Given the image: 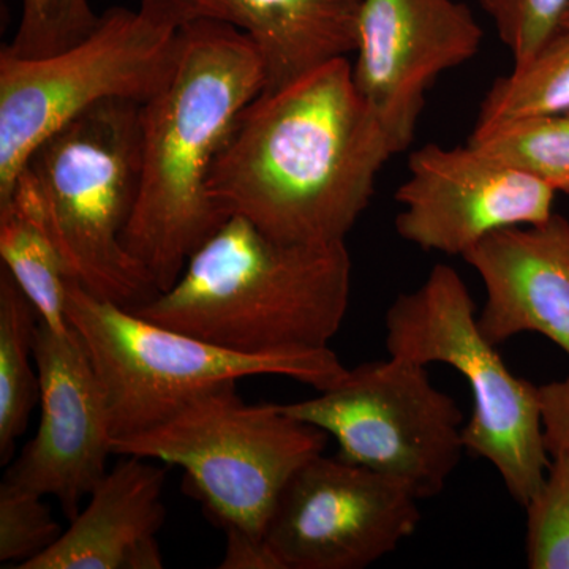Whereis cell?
Listing matches in <instances>:
<instances>
[{
  "label": "cell",
  "mask_w": 569,
  "mask_h": 569,
  "mask_svg": "<svg viewBox=\"0 0 569 569\" xmlns=\"http://www.w3.org/2000/svg\"><path fill=\"white\" fill-rule=\"evenodd\" d=\"M396 153L353 66L340 58L247 104L209 190L224 216L244 217L279 241L340 244Z\"/></svg>",
  "instance_id": "obj_1"
},
{
  "label": "cell",
  "mask_w": 569,
  "mask_h": 569,
  "mask_svg": "<svg viewBox=\"0 0 569 569\" xmlns=\"http://www.w3.org/2000/svg\"><path fill=\"white\" fill-rule=\"evenodd\" d=\"M266 88L260 51L222 22L179 28L178 58L141 107V181L123 247L159 293L228 219L209 179L239 114Z\"/></svg>",
  "instance_id": "obj_2"
},
{
  "label": "cell",
  "mask_w": 569,
  "mask_h": 569,
  "mask_svg": "<svg viewBox=\"0 0 569 569\" xmlns=\"http://www.w3.org/2000/svg\"><path fill=\"white\" fill-rule=\"evenodd\" d=\"M346 242L291 244L230 216L194 250L173 287L137 316L239 353L329 348L347 316Z\"/></svg>",
  "instance_id": "obj_3"
},
{
  "label": "cell",
  "mask_w": 569,
  "mask_h": 569,
  "mask_svg": "<svg viewBox=\"0 0 569 569\" xmlns=\"http://www.w3.org/2000/svg\"><path fill=\"white\" fill-rule=\"evenodd\" d=\"M141 107L114 99L81 112L37 146L11 190L61 250L71 280L129 309L159 295L122 242L140 192Z\"/></svg>",
  "instance_id": "obj_4"
},
{
  "label": "cell",
  "mask_w": 569,
  "mask_h": 569,
  "mask_svg": "<svg viewBox=\"0 0 569 569\" xmlns=\"http://www.w3.org/2000/svg\"><path fill=\"white\" fill-rule=\"evenodd\" d=\"M67 320L99 377L111 443L159 426L224 381L279 376L326 391L348 372L331 348L253 355L212 346L97 298L74 280L67 287Z\"/></svg>",
  "instance_id": "obj_5"
},
{
  "label": "cell",
  "mask_w": 569,
  "mask_h": 569,
  "mask_svg": "<svg viewBox=\"0 0 569 569\" xmlns=\"http://www.w3.org/2000/svg\"><path fill=\"white\" fill-rule=\"evenodd\" d=\"M236 383L206 389L159 426L112 441V455L182 468L186 488L222 529L264 538L284 486L323 455L329 436L279 403L249 406Z\"/></svg>",
  "instance_id": "obj_6"
},
{
  "label": "cell",
  "mask_w": 569,
  "mask_h": 569,
  "mask_svg": "<svg viewBox=\"0 0 569 569\" xmlns=\"http://www.w3.org/2000/svg\"><path fill=\"white\" fill-rule=\"evenodd\" d=\"M387 348L418 365L451 366L466 378L473 411L463 426V445L489 460L509 496L526 507L550 466L539 387L516 377L482 335L456 269L433 266L421 287L397 296L387 312Z\"/></svg>",
  "instance_id": "obj_7"
},
{
  "label": "cell",
  "mask_w": 569,
  "mask_h": 569,
  "mask_svg": "<svg viewBox=\"0 0 569 569\" xmlns=\"http://www.w3.org/2000/svg\"><path fill=\"white\" fill-rule=\"evenodd\" d=\"M179 29L112 7L84 40L56 54L0 51V203L37 146L104 100L148 102L178 58Z\"/></svg>",
  "instance_id": "obj_8"
},
{
  "label": "cell",
  "mask_w": 569,
  "mask_h": 569,
  "mask_svg": "<svg viewBox=\"0 0 569 569\" xmlns=\"http://www.w3.org/2000/svg\"><path fill=\"white\" fill-rule=\"evenodd\" d=\"M279 407L335 437L339 458L403 482L419 500L441 493L467 451L456 400L433 387L427 366L391 355L348 369L313 399Z\"/></svg>",
  "instance_id": "obj_9"
},
{
  "label": "cell",
  "mask_w": 569,
  "mask_h": 569,
  "mask_svg": "<svg viewBox=\"0 0 569 569\" xmlns=\"http://www.w3.org/2000/svg\"><path fill=\"white\" fill-rule=\"evenodd\" d=\"M419 501L395 478L320 455L284 486L264 541L282 569H365L417 531Z\"/></svg>",
  "instance_id": "obj_10"
},
{
  "label": "cell",
  "mask_w": 569,
  "mask_h": 569,
  "mask_svg": "<svg viewBox=\"0 0 569 569\" xmlns=\"http://www.w3.org/2000/svg\"><path fill=\"white\" fill-rule=\"evenodd\" d=\"M556 190L515 164L468 144H426L411 152L408 178L396 200L400 238L447 254L463 257L498 230L546 222Z\"/></svg>",
  "instance_id": "obj_11"
},
{
  "label": "cell",
  "mask_w": 569,
  "mask_h": 569,
  "mask_svg": "<svg viewBox=\"0 0 569 569\" xmlns=\"http://www.w3.org/2000/svg\"><path fill=\"white\" fill-rule=\"evenodd\" d=\"M33 356L40 380V425L0 490L58 498L67 518L81 511L108 473L110 418L99 377L73 328L59 332L39 321Z\"/></svg>",
  "instance_id": "obj_12"
},
{
  "label": "cell",
  "mask_w": 569,
  "mask_h": 569,
  "mask_svg": "<svg viewBox=\"0 0 569 569\" xmlns=\"http://www.w3.org/2000/svg\"><path fill=\"white\" fill-rule=\"evenodd\" d=\"M482 29L458 0H365L353 78L397 152L415 140L426 93L473 59Z\"/></svg>",
  "instance_id": "obj_13"
},
{
  "label": "cell",
  "mask_w": 569,
  "mask_h": 569,
  "mask_svg": "<svg viewBox=\"0 0 569 569\" xmlns=\"http://www.w3.org/2000/svg\"><path fill=\"white\" fill-rule=\"evenodd\" d=\"M462 258L485 283L478 326L492 346L538 332L569 356V222L563 216L498 230Z\"/></svg>",
  "instance_id": "obj_14"
},
{
  "label": "cell",
  "mask_w": 569,
  "mask_h": 569,
  "mask_svg": "<svg viewBox=\"0 0 569 569\" xmlns=\"http://www.w3.org/2000/svg\"><path fill=\"white\" fill-rule=\"evenodd\" d=\"M365 0H141L140 10L179 29L222 22L244 32L260 51L264 91H276L309 71L348 58L358 48Z\"/></svg>",
  "instance_id": "obj_15"
},
{
  "label": "cell",
  "mask_w": 569,
  "mask_h": 569,
  "mask_svg": "<svg viewBox=\"0 0 569 569\" xmlns=\"http://www.w3.org/2000/svg\"><path fill=\"white\" fill-rule=\"evenodd\" d=\"M104 475L62 537L18 569H162L167 468L140 456Z\"/></svg>",
  "instance_id": "obj_16"
},
{
  "label": "cell",
  "mask_w": 569,
  "mask_h": 569,
  "mask_svg": "<svg viewBox=\"0 0 569 569\" xmlns=\"http://www.w3.org/2000/svg\"><path fill=\"white\" fill-rule=\"evenodd\" d=\"M2 266L54 331H70L67 287L71 280L66 258L20 193L0 203Z\"/></svg>",
  "instance_id": "obj_17"
},
{
  "label": "cell",
  "mask_w": 569,
  "mask_h": 569,
  "mask_svg": "<svg viewBox=\"0 0 569 569\" xmlns=\"http://www.w3.org/2000/svg\"><path fill=\"white\" fill-rule=\"evenodd\" d=\"M40 316L6 266L0 268V460L9 462L40 402L33 340Z\"/></svg>",
  "instance_id": "obj_18"
},
{
  "label": "cell",
  "mask_w": 569,
  "mask_h": 569,
  "mask_svg": "<svg viewBox=\"0 0 569 569\" xmlns=\"http://www.w3.org/2000/svg\"><path fill=\"white\" fill-rule=\"evenodd\" d=\"M560 112H569V28H560L529 62L490 86L475 127Z\"/></svg>",
  "instance_id": "obj_19"
},
{
  "label": "cell",
  "mask_w": 569,
  "mask_h": 569,
  "mask_svg": "<svg viewBox=\"0 0 569 569\" xmlns=\"http://www.w3.org/2000/svg\"><path fill=\"white\" fill-rule=\"evenodd\" d=\"M468 144L569 194V112L475 127Z\"/></svg>",
  "instance_id": "obj_20"
},
{
  "label": "cell",
  "mask_w": 569,
  "mask_h": 569,
  "mask_svg": "<svg viewBox=\"0 0 569 569\" xmlns=\"http://www.w3.org/2000/svg\"><path fill=\"white\" fill-rule=\"evenodd\" d=\"M552 463L527 509L526 559L531 569H569V449Z\"/></svg>",
  "instance_id": "obj_21"
},
{
  "label": "cell",
  "mask_w": 569,
  "mask_h": 569,
  "mask_svg": "<svg viewBox=\"0 0 569 569\" xmlns=\"http://www.w3.org/2000/svg\"><path fill=\"white\" fill-rule=\"evenodd\" d=\"M89 0H21V17L7 50L21 58L56 54L84 40L99 24Z\"/></svg>",
  "instance_id": "obj_22"
},
{
  "label": "cell",
  "mask_w": 569,
  "mask_h": 569,
  "mask_svg": "<svg viewBox=\"0 0 569 569\" xmlns=\"http://www.w3.org/2000/svg\"><path fill=\"white\" fill-rule=\"evenodd\" d=\"M43 498L0 490V563L20 568L62 537Z\"/></svg>",
  "instance_id": "obj_23"
},
{
  "label": "cell",
  "mask_w": 569,
  "mask_h": 569,
  "mask_svg": "<svg viewBox=\"0 0 569 569\" xmlns=\"http://www.w3.org/2000/svg\"><path fill=\"white\" fill-rule=\"evenodd\" d=\"M481 7L519 67L559 31L569 0H481Z\"/></svg>",
  "instance_id": "obj_24"
},
{
  "label": "cell",
  "mask_w": 569,
  "mask_h": 569,
  "mask_svg": "<svg viewBox=\"0 0 569 569\" xmlns=\"http://www.w3.org/2000/svg\"><path fill=\"white\" fill-rule=\"evenodd\" d=\"M539 400L549 455L569 449V377L539 387Z\"/></svg>",
  "instance_id": "obj_25"
},
{
  "label": "cell",
  "mask_w": 569,
  "mask_h": 569,
  "mask_svg": "<svg viewBox=\"0 0 569 569\" xmlns=\"http://www.w3.org/2000/svg\"><path fill=\"white\" fill-rule=\"evenodd\" d=\"M227 549L220 561L222 569H282L274 553L266 545L264 538L254 537L249 531L224 527Z\"/></svg>",
  "instance_id": "obj_26"
},
{
  "label": "cell",
  "mask_w": 569,
  "mask_h": 569,
  "mask_svg": "<svg viewBox=\"0 0 569 569\" xmlns=\"http://www.w3.org/2000/svg\"><path fill=\"white\" fill-rule=\"evenodd\" d=\"M561 28H569V9L565 13L563 21H561Z\"/></svg>",
  "instance_id": "obj_27"
}]
</instances>
